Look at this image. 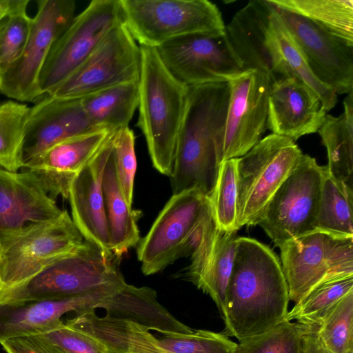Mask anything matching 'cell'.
<instances>
[{
    "label": "cell",
    "mask_w": 353,
    "mask_h": 353,
    "mask_svg": "<svg viewBox=\"0 0 353 353\" xmlns=\"http://www.w3.org/2000/svg\"><path fill=\"white\" fill-rule=\"evenodd\" d=\"M289 301L276 254L256 239L238 236L226 290L223 334L240 342L267 332L286 319Z\"/></svg>",
    "instance_id": "1"
},
{
    "label": "cell",
    "mask_w": 353,
    "mask_h": 353,
    "mask_svg": "<svg viewBox=\"0 0 353 353\" xmlns=\"http://www.w3.org/2000/svg\"><path fill=\"white\" fill-rule=\"evenodd\" d=\"M230 87L228 82L188 88L170 177L172 194L196 190L210 197L220 165Z\"/></svg>",
    "instance_id": "2"
},
{
    "label": "cell",
    "mask_w": 353,
    "mask_h": 353,
    "mask_svg": "<svg viewBox=\"0 0 353 353\" xmlns=\"http://www.w3.org/2000/svg\"><path fill=\"white\" fill-rule=\"evenodd\" d=\"M140 48L137 125L145 138L153 166L170 177L188 88L170 74L154 48Z\"/></svg>",
    "instance_id": "3"
},
{
    "label": "cell",
    "mask_w": 353,
    "mask_h": 353,
    "mask_svg": "<svg viewBox=\"0 0 353 353\" xmlns=\"http://www.w3.org/2000/svg\"><path fill=\"white\" fill-rule=\"evenodd\" d=\"M118 259L84 240L26 281L0 292V303L66 299L123 283Z\"/></svg>",
    "instance_id": "4"
},
{
    "label": "cell",
    "mask_w": 353,
    "mask_h": 353,
    "mask_svg": "<svg viewBox=\"0 0 353 353\" xmlns=\"http://www.w3.org/2000/svg\"><path fill=\"white\" fill-rule=\"evenodd\" d=\"M212 218L209 199L201 192L190 190L172 194L137 244L143 274H156L191 254Z\"/></svg>",
    "instance_id": "5"
},
{
    "label": "cell",
    "mask_w": 353,
    "mask_h": 353,
    "mask_svg": "<svg viewBox=\"0 0 353 353\" xmlns=\"http://www.w3.org/2000/svg\"><path fill=\"white\" fill-rule=\"evenodd\" d=\"M123 23L140 46L156 48L177 37L221 35L225 25L208 0H119Z\"/></svg>",
    "instance_id": "6"
},
{
    "label": "cell",
    "mask_w": 353,
    "mask_h": 353,
    "mask_svg": "<svg viewBox=\"0 0 353 353\" xmlns=\"http://www.w3.org/2000/svg\"><path fill=\"white\" fill-rule=\"evenodd\" d=\"M303 153L292 139L270 134L238 158L237 226L255 225Z\"/></svg>",
    "instance_id": "7"
},
{
    "label": "cell",
    "mask_w": 353,
    "mask_h": 353,
    "mask_svg": "<svg viewBox=\"0 0 353 353\" xmlns=\"http://www.w3.org/2000/svg\"><path fill=\"white\" fill-rule=\"evenodd\" d=\"M84 240L67 210L1 235L0 292L26 281Z\"/></svg>",
    "instance_id": "8"
},
{
    "label": "cell",
    "mask_w": 353,
    "mask_h": 353,
    "mask_svg": "<svg viewBox=\"0 0 353 353\" xmlns=\"http://www.w3.org/2000/svg\"><path fill=\"white\" fill-rule=\"evenodd\" d=\"M279 249L290 301L295 303L322 282L353 275V237L314 230Z\"/></svg>",
    "instance_id": "9"
},
{
    "label": "cell",
    "mask_w": 353,
    "mask_h": 353,
    "mask_svg": "<svg viewBox=\"0 0 353 353\" xmlns=\"http://www.w3.org/2000/svg\"><path fill=\"white\" fill-rule=\"evenodd\" d=\"M122 23L119 0L92 1L73 18L51 48L39 78L41 95L52 93Z\"/></svg>",
    "instance_id": "10"
},
{
    "label": "cell",
    "mask_w": 353,
    "mask_h": 353,
    "mask_svg": "<svg viewBox=\"0 0 353 353\" xmlns=\"http://www.w3.org/2000/svg\"><path fill=\"white\" fill-rule=\"evenodd\" d=\"M20 56L0 72V92L19 102L35 103L43 96L39 78L51 48L74 16L72 0H41Z\"/></svg>",
    "instance_id": "11"
},
{
    "label": "cell",
    "mask_w": 353,
    "mask_h": 353,
    "mask_svg": "<svg viewBox=\"0 0 353 353\" xmlns=\"http://www.w3.org/2000/svg\"><path fill=\"white\" fill-rule=\"evenodd\" d=\"M323 166L308 154L277 190L258 222L280 248L284 243L315 230Z\"/></svg>",
    "instance_id": "12"
},
{
    "label": "cell",
    "mask_w": 353,
    "mask_h": 353,
    "mask_svg": "<svg viewBox=\"0 0 353 353\" xmlns=\"http://www.w3.org/2000/svg\"><path fill=\"white\" fill-rule=\"evenodd\" d=\"M141 68L140 46L122 23L49 95L81 99L114 85L139 81Z\"/></svg>",
    "instance_id": "13"
},
{
    "label": "cell",
    "mask_w": 353,
    "mask_h": 353,
    "mask_svg": "<svg viewBox=\"0 0 353 353\" xmlns=\"http://www.w3.org/2000/svg\"><path fill=\"white\" fill-rule=\"evenodd\" d=\"M154 49L170 74L186 88L228 82L243 71L225 32L185 35Z\"/></svg>",
    "instance_id": "14"
},
{
    "label": "cell",
    "mask_w": 353,
    "mask_h": 353,
    "mask_svg": "<svg viewBox=\"0 0 353 353\" xmlns=\"http://www.w3.org/2000/svg\"><path fill=\"white\" fill-rule=\"evenodd\" d=\"M275 7L252 0L225 26V37L242 70H257L271 83L291 77L280 53L274 28Z\"/></svg>",
    "instance_id": "15"
},
{
    "label": "cell",
    "mask_w": 353,
    "mask_h": 353,
    "mask_svg": "<svg viewBox=\"0 0 353 353\" xmlns=\"http://www.w3.org/2000/svg\"><path fill=\"white\" fill-rule=\"evenodd\" d=\"M230 94L224 125L220 164L245 154L267 128L271 81L257 70H243L228 82Z\"/></svg>",
    "instance_id": "16"
},
{
    "label": "cell",
    "mask_w": 353,
    "mask_h": 353,
    "mask_svg": "<svg viewBox=\"0 0 353 353\" xmlns=\"http://www.w3.org/2000/svg\"><path fill=\"white\" fill-rule=\"evenodd\" d=\"M275 8L316 79L337 95L353 92V44L299 14Z\"/></svg>",
    "instance_id": "17"
},
{
    "label": "cell",
    "mask_w": 353,
    "mask_h": 353,
    "mask_svg": "<svg viewBox=\"0 0 353 353\" xmlns=\"http://www.w3.org/2000/svg\"><path fill=\"white\" fill-rule=\"evenodd\" d=\"M125 283L106 285L66 299L0 303V343L12 338L40 335L53 330L65 323L61 317L68 312L78 316L95 310L99 303Z\"/></svg>",
    "instance_id": "18"
},
{
    "label": "cell",
    "mask_w": 353,
    "mask_h": 353,
    "mask_svg": "<svg viewBox=\"0 0 353 353\" xmlns=\"http://www.w3.org/2000/svg\"><path fill=\"white\" fill-rule=\"evenodd\" d=\"M99 129L104 128L90 121L81 99L46 94L30 107L22 148L23 167L52 145Z\"/></svg>",
    "instance_id": "19"
},
{
    "label": "cell",
    "mask_w": 353,
    "mask_h": 353,
    "mask_svg": "<svg viewBox=\"0 0 353 353\" xmlns=\"http://www.w3.org/2000/svg\"><path fill=\"white\" fill-rule=\"evenodd\" d=\"M326 114L317 94L299 79L290 77L271 83L267 128L272 134L295 141L317 132Z\"/></svg>",
    "instance_id": "20"
},
{
    "label": "cell",
    "mask_w": 353,
    "mask_h": 353,
    "mask_svg": "<svg viewBox=\"0 0 353 353\" xmlns=\"http://www.w3.org/2000/svg\"><path fill=\"white\" fill-rule=\"evenodd\" d=\"M112 132L99 129L65 139L45 150L21 170L32 172L53 199L59 196L68 199L74 177Z\"/></svg>",
    "instance_id": "21"
},
{
    "label": "cell",
    "mask_w": 353,
    "mask_h": 353,
    "mask_svg": "<svg viewBox=\"0 0 353 353\" xmlns=\"http://www.w3.org/2000/svg\"><path fill=\"white\" fill-rule=\"evenodd\" d=\"M62 212L32 172L0 167V236L55 219Z\"/></svg>",
    "instance_id": "22"
},
{
    "label": "cell",
    "mask_w": 353,
    "mask_h": 353,
    "mask_svg": "<svg viewBox=\"0 0 353 353\" xmlns=\"http://www.w3.org/2000/svg\"><path fill=\"white\" fill-rule=\"evenodd\" d=\"M109 137L74 177L68 199L72 219L83 239L112 253L101 184L110 148Z\"/></svg>",
    "instance_id": "23"
},
{
    "label": "cell",
    "mask_w": 353,
    "mask_h": 353,
    "mask_svg": "<svg viewBox=\"0 0 353 353\" xmlns=\"http://www.w3.org/2000/svg\"><path fill=\"white\" fill-rule=\"evenodd\" d=\"M106 316L134 323L163 335L167 333L190 334L193 330L177 320L157 301V292L148 287L137 288L127 283L99 303Z\"/></svg>",
    "instance_id": "24"
},
{
    "label": "cell",
    "mask_w": 353,
    "mask_h": 353,
    "mask_svg": "<svg viewBox=\"0 0 353 353\" xmlns=\"http://www.w3.org/2000/svg\"><path fill=\"white\" fill-rule=\"evenodd\" d=\"M236 231L218 229L214 239L191 258L186 276L216 303L222 318L236 253Z\"/></svg>",
    "instance_id": "25"
},
{
    "label": "cell",
    "mask_w": 353,
    "mask_h": 353,
    "mask_svg": "<svg viewBox=\"0 0 353 353\" xmlns=\"http://www.w3.org/2000/svg\"><path fill=\"white\" fill-rule=\"evenodd\" d=\"M65 323L97 340L108 353H168L149 330L134 323L104 316L91 310Z\"/></svg>",
    "instance_id": "26"
},
{
    "label": "cell",
    "mask_w": 353,
    "mask_h": 353,
    "mask_svg": "<svg viewBox=\"0 0 353 353\" xmlns=\"http://www.w3.org/2000/svg\"><path fill=\"white\" fill-rule=\"evenodd\" d=\"M112 134V133H111ZM111 134L109 152L102 176L104 207L110 239V250L120 257L140 240L135 212L125 199L117 176Z\"/></svg>",
    "instance_id": "27"
},
{
    "label": "cell",
    "mask_w": 353,
    "mask_h": 353,
    "mask_svg": "<svg viewBox=\"0 0 353 353\" xmlns=\"http://www.w3.org/2000/svg\"><path fill=\"white\" fill-rule=\"evenodd\" d=\"M338 117L326 114L319 132L327 152V169L339 181L353 189V92L343 101Z\"/></svg>",
    "instance_id": "28"
},
{
    "label": "cell",
    "mask_w": 353,
    "mask_h": 353,
    "mask_svg": "<svg viewBox=\"0 0 353 353\" xmlns=\"http://www.w3.org/2000/svg\"><path fill=\"white\" fill-rule=\"evenodd\" d=\"M83 109L99 128L128 127L139 104V81L114 85L81 98Z\"/></svg>",
    "instance_id": "29"
},
{
    "label": "cell",
    "mask_w": 353,
    "mask_h": 353,
    "mask_svg": "<svg viewBox=\"0 0 353 353\" xmlns=\"http://www.w3.org/2000/svg\"><path fill=\"white\" fill-rule=\"evenodd\" d=\"M353 189L334 178L323 166L321 196L315 230L353 237Z\"/></svg>",
    "instance_id": "30"
},
{
    "label": "cell",
    "mask_w": 353,
    "mask_h": 353,
    "mask_svg": "<svg viewBox=\"0 0 353 353\" xmlns=\"http://www.w3.org/2000/svg\"><path fill=\"white\" fill-rule=\"evenodd\" d=\"M278 8L299 14L353 44L352 0H269Z\"/></svg>",
    "instance_id": "31"
},
{
    "label": "cell",
    "mask_w": 353,
    "mask_h": 353,
    "mask_svg": "<svg viewBox=\"0 0 353 353\" xmlns=\"http://www.w3.org/2000/svg\"><path fill=\"white\" fill-rule=\"evenodd\" d=\"M30 107L14 100L0 102V167L18 172L23 168L22 148Z\"/></svg>",
    "instance_id": "32"
},
{
    "label": "cell",
    "mask_w": 353,
    "mask_h": 353,
    "mask_svg": "<svg viewBox=\"0 0 353 353\" xmlns=\"http://www.w3.org/2000/svg\"><path fill=\"white\" fill-rule=\"evenodd\" d=\"M353 291V275L325 281L312 288L292 309L286 320L306 327H316L339 300Z\"/></svg>",
    "instance_id": "33"
},
{
    "label": "cell",
    "mask_w": 353,
    "mask_h": 353,
    "mask_svg": "<svg viewBox=\"0 0 353 353\" xmlns=\"http://www.w3.org/2000/svg\"><path fill=\"white\" fill-rule=\"evenodd\" d=\"M314 328L330 352L353 353V291L332 306Z\"/></svg>",
    "instance_id": "34"
},
{
    "label": "cell",
    "mask_w": 353,
    "mask_h": 353,
    "mask_svg": "<svg viewBox=\"0 0 353 353\" xmlns=\"http://www.w3.org/2000/svg\"><path fill=\"white\" fill-rule=\"evenodd\" d=\"M238 158L223 161L219 166L209 201L213 219L221 231H237Z\"/></svg>",
    "instance_id": "35"
},
{
    "label": "cell",
    "mask_w": 353,
    "mask_h": 353,
    "mask_svg": "<svg viewBox=\"0 0 353 353\" xmlns=\"http://www.w3.org/2000/svg\"><path fill=\"white\" fill-rule=\"evenodd\" d=\"M274 28L280 53L290 76L299 79L310 87L319 97L325 110H331L338 101L337 94L319 81L313 75L292 37L280 19L276 10Z\"/></svg>",
    "instance_id": "36"
},
{
    "label": "cell",
    "mask_w": 353,
    "mask_h": 353,
    "mask_svg": "<svg viewBox=\"0 0 353 353\" xmlns=\"http://www.w3.org/2000/svg\"><path fill=\"white\" fill-rule=\"evenodd\" d=\"M28 0H11L10 11L0 21V72L21 54L28 39L32 18L27 12Z\"/></svg>",
    "instance_id": "37"
},
{
    "label": "cell",
    "mask_w": 353,
    "mask_h": 353,
    "mask_svg": "<svg viewBox=\"0 0 353 353\" xmlns=\"http://www.w3.org/2000/svg\"><path fill=\"white\" fill-rule=\"evenodd\" d=\"M304 326L284 320L259 336L237 343L236 353H302Z\"/></svg>",
    "instance_id": "38"
},
{
    "label": "cell",
    "mask_w": 353,
    "mask_h": 353,
    "mask_svg": "<svg viewBox=\"0 0 353 353\" xmlns=\"http://www.w3.org/2000/svg\"><path fill=\"white\" fill-rule=\"evenodd\" d=\"M168 353H236L237 343L223 333L199 330L192 334L167 333L158 339Z\"/></svg>",
    "instance_id": "39"
},
{
    "label": "cell",
    "mask_w": 353,
    "mask_h": 353,
    "mask_svg": "<svg viewBox=\"0 0 353 353\" xmlns=\"http://www.w3.org/2000/svg\"><path fill=\"white\" fill-rule=\"evenodd\" d=\"M111 140L117 179L125 199L132 205L137 170L133 131L129 127L114 130Z\"/></svg>",
    "instance_id": "40"
},
{
    "label": "cell",
    "mask_w": 353,
    "mask_h": 353,
    "mask_svg": "<svg viewBox=\"0 0 353 353\" xmlns=\"http://www.w3.org/2000/svg\"><path fill=\"white\" fill-rule=\"evenodd\" d=\"M39 336L65 353H108L97 340L65 322Z\"/></svg>",
    "instance_id": "41"
},
{
    "label": "cell",
    "mask_w": 353,
    "mask_h": 353,
    "mask_svg": "<svg viewBox=\"0 0 353 353\" xmlns=\"http://www.w3.org/2000/svg\"><path fill=\"white\" fill-rule=\"evenodd\" d=\"M0 345L6 353H65L39 335L12 338Z\"/></svg>",
    "instance_id": "42"
},
{
    "label": "cell",
    "mask_w": 353,
    "mask_h": 353,
    "mask_svg": "<svg viewBox=\"0 0 353 353\" xmlns=\"http://www.w3.org/2000/svg\"><path fill=\"white\" fill-rule=\"evenodd\" d=\"M301 348L302 353H332L319 340L314 327L304 326L301 339Z\"/></svg>",
    "instance_id": "43"
},
{
    "label": "cell",
    "mask_w": 353,
    "mask_h": 353,
    "mask_svg": "<svg viewBox=\"0 0 353 353\" xmlns=\"http://www.w3.org/2000/svg\"><path fill=\"white\" fill-rule=\"evenodd\" d=\"M10 6L11 0H0V21L8 13Z\"/></svg>",
    "instance_id": "44"
},
{
    "label": "cell",
    "mask_w": 353,
    "mask_h": 353,
    "mask_svg": "<svg viewBox=\"0 0 353 353\" xmlns=\"http://www.w3.org/2000/svg\"><path fill=\"white\" fill-rule=\"evenodd\" d=\"M0 265H1V245H0ZM1 290V280H0V291Z\"/></svg>",
    "instance_id": "45"
}]
</instances>
